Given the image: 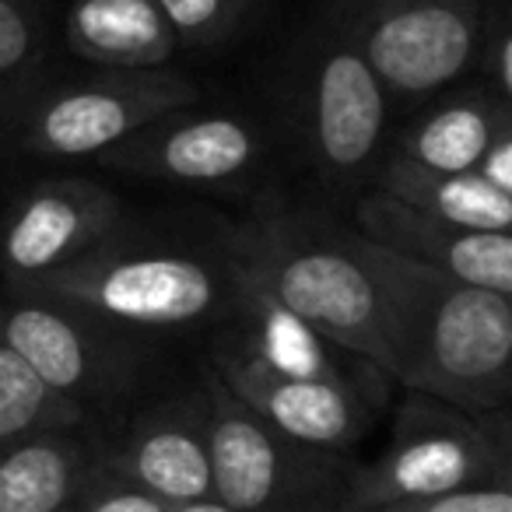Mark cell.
<instances>
[{
    "mask_svg": "<svg viewBox=\"0 0 512 512\" xmlns=\"http://www.w3.org/2000/svg\"><path fill=\"white\" fill-rule=\"evenodd\" d=\"M383 309L390 379L470 414L512 397V302L407 260L355 232Z\"/></svg>",
    "mask_w": 512,
    "mask_h": 512,
    "instance_id": "obj_1",
    "label": "cell"
},
{
    "mask_svg": "<svg viewBox=\"0 0 512 512\" xmlns=\"http://www.w3.org/2000/svg\"><path fill=\"white\" fill-rule=\"evenodd\" d=\"M228 260L323 337L390 376L379 292L351 232L267 207L232 235Z\"/></svg>",
    "mask_w": 512,
    "mask_h": 512,
    "instance_id": "obj_2",
    "label": "cell"
},
{
    "mask_svg": "<svg viewBox=\"0 0 512 512\" xmlns=\"http://www.w3.org/2000/svg\"><path fill=\"white\" fill-rule=\"evenodd\" d=\"M11 285V281H8ZM32 292L85 309L130 334L193 330L232 309V264H214L183 246L109 235L74 264L25 281Z\"/></svg>",
    "mask_w": 512,
    "mask_h": 512,
    "instance_id": "obj_3",
    "label": "cell"
},
{
    "mask_svg": "<svg viewBox=\"0 0 512 512\" xmlns=\"http://www.w3.org/2000/svg\"><path fill=\"white\" fill-rule=\"evenodd\" d=\"M393 99L334 15L295 43L288 113L309 165L337 190L365 183L390 144Z\"/></svg>",
    "mask_w": 512,
    "mask_h": 512,
    "instance_id": "obj_4",
    "label": "cell"
},
{
    "mask_svg": "<svg viewBox=\"0 0 512 512\" xmlns=\"http://www.w3.org/2000/svg\"><path fill=\"white\" fill-rule=\"evenodd\" d=\"M200 99L204 92L197 81L172 67H92L71 78L46 74L4 123L0 144L39 162L95 158L144 123L172 109L197 106Z\"/></svg>",
    "mask_w": 512,
    "mask_h": 512,
    "instance_id": "obj_5",
    "label": "cell"
},
{
    "mask_svg": "<svg viewBox=\"0 0 512 512\" xmlns=\"http://www.w3.org/2000/svg\"><path fill=\"white\" fill-rule=\"evenodd\" d=\"M509 456V411L470 414L407 390L379 456L348 474L341 512L470 484H512Z\"/></svg>",
    "mask_w": 512,
    "mask_h": 512,
    "instance_id": "obj_6",
    "label": "cell"
},
{
    "mask_svg": "<svg viewBox=\"0 0 512 512\" xmlns=\"http://www.w3.org/2000/svg\"><path fill=\"white\" fill-rule=\"evenodd\" d=\"M211 498L235 512H341L348 474L337 453L306 446L249 411L214 372L204 376Z\"/></svg>",
    "mask_w": 512,
    "mask_h": 512,
    "instance_id": "obj_7",
    "label": "cell"
},
{
    "mask_svg": "<svg viewBox=\"0 0 512 512\" xmlns=\"http://www.w3.org/2000/svg\"><path fill=\"white\" fill-rule=\"evenodd\" d=\"M362 57L397 102H425L463 81L488 29L484 0H334Z\"/></svg>",
    "mask_w": 512,
    "mask_h": 512,
    "instance_id": "obj_8",
    "label": "cell"
},
{
    "mask_svg": "<svg viewBox=\"0 0 512 512\" xmlns=\"http://www.w3.org/2000/svg\"><path fill=\"white\" fill-rule=\"evenodd\" d=\"M0 341L29 362L57 397L106 407L137 383L144 351L137 334L25 285H0Z\"/></svg>",
    "mask_w": 512,
    "mask_h": 512,
    "instance_id": "obj_9",
    "label": "cell"
},
{
    "mask_svg": "<svg viewBox=\"0 0 512 512\" xmlns=\"http://www.w3.org/2000/svg\"><path fill=\"white\" fill-rule=\"evenodd\" d=\"M267 158V137L239 113L183 106L144 123L120 144L95 155L109 172L179 186H239Z\"/></svg>",
    "mask_w": 512,
    "mask_h": 512,
    "instance_id": "obj_10",
    "label": "cell"
},
{
    "mask_svg": "<svg viewBox=\"0 0 512 512\" xmlns=\"http://www.w3.org/2000/svg\"><path fill=\"white\" fill-rule=\"evenodd\" d=\"M123 228V200L85 176L25 186L0 214V274L11 285L46 278Z\"/></svg>",
    "mask_w": 512,
    "mask_h": 512,
    "instance_id": "obj_11",
    "label": "cell"
},
{
    "mask_svg": "<svg viewBox=\"0 0 512 512\" xmlns=\"http://www.w3.org/2000/svg\"><path fill=\"white\" fill-rule=\"evenodd\" d=\"M211 372L281 435L327 449V453H344L358 446L369 435L372 418L383 404L355 386L278 376L228 341L214 351Z\"/></svg>",
    "mask_w": 512,
    "mask_h": 512,
    "instance_id": "obj_12",
    "label": "cell"
},
{
    "mask_svg": "<svg viewBox=\"0 0 512 512\" xmlns=\"http://www.w3.org/2000/svg\"><path fill=\"white\" fill-rule=\"evenodd\" d=\"M232 264V260H228ZM232 337L228 344L242 355L256 358L264 369L292 379H323V383L355 386L376 400H386V386L393 383L383 369L355 351L341 348L323 337L313 323L295 316L285 302H278L264 285H256L246 271L232 264Z\"/></svg>",
    "mask_w": 512,
    "mask_h": 512,
    "instance_id": "obj_13",
    "label": "cell"
},
{
    "mask_svg": "<svg viewBox=\"0 0 512 512\" xmlns=\"http://www.w3.org/2000/svg\"><path fill=\"white\" fill-rule=\"evenodd\" d=\"M99 467L162 502L211 495L204 393H186L137 414L116 439H99Z\"/></svg>",
    "mask_w": 512,
    "mask_h": 512,
    "instance_id": "obj_14",
    "label": "cell"
},
{
    "mask_svg": "<svg viewBox=\"0 0 512 512\" xmlns=\"http://www.w3.org/2000/svg\"><path fill=\"white\" fill-rule=\"evenodd\" d=\"M358 235L376 246L418 260L467 285L512 295V239L509 232H477L449 225L428 211L376 190L355 204Z\"/></svg>",
    "mask_w": 512,
    "mask_h": 512,
    "instance_id": "obj_15",
    "label": "cell"
},
{
    "mask_svg": "<svg viewBox=\"0 0 512 512\" xmlns=\"http://www.w3.org/2000/svg\"><path fill=\"white\" fill-rule=\"evenodd\" d=\"M99 467L88 425L46 428L0 449V512H67Z\"/></svg>",
    "mask_w": 512,
    "mask_h": 512,
    "instance_id": "obj_16",
    "label": "cell"
},
{
    "mask_svg": "<svg viewBox=\"0 0 512 512\" xmlns=\"http://www.w3.org/2000/svg\"><path fill=\"white\" fill-rule=\"evenodd\" d=\"M64 46L88 67L120 71L169 67L179 53L158 0H71L64 11Z\"/></svg>",
    "mask_w": 512,
    "mask_h": 512,
    "instance_id": "obj_17",
    "label": "cell"
},
{
    "mask_svg": "<svg viewBox=\"0 0 512 512\" xmlns=\"http://www.w3.org/2000/svg\"><path fill=\"white\" fill-rule=\"evenodd\" d=\"M505 123H512V102L484 85L460 88L428 106L386 155L428 172H474L477 158Z\"/></svg>",
    "mask_w": 512,
    "mask_h": 512,
    "instance_id": "obj_18",
    "label": "cell"
},
{
    "mask_svg": "<svg viewBox=\"0 0 512 512\" xmlns=\"http://www.w3.org/2000/svg\"><path fill=\"white\" fill-rule=\"evenodd\" d=\"M369 179L376 183V190L435 214L449 225L477 228V232L512 228V193L495 190L477 172H428L383 155Z\"/></svg>",
    "mask_w": 512,
    "mask_h": 512,
    "instance_id": "obj_19",
    "label": "cell"
},
{
    "mask_svg": "<svg viewBox=\"0 0 512 512\" xmlns=\"http://www.w3.org/2000/svg\"><path fill=\"white\" fill-rule=\"evenodd\" d=\"M50 8L46 0H0V130L25 95L50 74Z\"/></svg>",
    "mask_w": 512,
    "mask_h": 512,
    "instance_id": "obj_20",
    "label": "cell"
},
{
    "mask_svg": "<svg viewBox=\"0 0 512 512\" xmlns=\"http://www.w3.org/2000/svg\"><path fill=\"white\" fill-rule=\"evenodd\" d=\"M67 425H88V414L57 397L18 351L0 341V449L32 432Z\"/></svg>",
    "mask_w": 512,
    "mask_h": 512,
    "instance_id": "obj_21",
    "label": "cell"
},
{
    "mask_svg": "<svg viewBox=\"0 0 512 512\" xmlns=\"http://www.w3.org/2000/svg\"><path fill=\"white\" fill-rule=\"evenodd\" d=\"M253 0H158L179 50H214L242 29Z\"/></svg>",
    "mask_w": 512,
    "mask_h": 512,
    "instance_id": "obj_22",
    "label": "cell"
},
{
    "mask_svg": "<svg viewBox=\"0 0 512 512\" xmlns=\"http://www.w3.org/2000/svg\"><path fill=\"white\" fill-rule=\"evenodd\" d=\"M355 512H512V484H470V488L400 498Z\"/></svg>",
    "mask_w": 512,
    "mask_h": 512,
    "instance_id": "obj_23",
    "label": "cell"
},
{
    "mask_svg": "<svg viewBox=\"0 0 512 512\" xmlns=\"http://www.w3.org/2000/svg\"><path fill=\"white\" fill-rule=\"evenodd\" d=\"M67 512H169V502L95 467V474L88 477Z\"/></svg>",
    "mask_w": 512,
    "mask_h": 512,
    "instance_id": "obj_24",
    "label": "cell"
},
{
    "mask_svg": "<svg viewBox=\"0 0 512 512\" xmlns=\"http://www.w3.org/2000/svg\"><path fill=\"white\" fill-rule=\"evenodd\" d=\"M474 71H481V85L488 88V92L512 102V29L502 11L488 18V29H484Z\"/></svg>",
    "mask_w": 512,
    "mask_h": 512,
    "instance_id": "obj_25",
    "label": "cell"
},
{
    "mask_svg": "<svg viewBox=\"0 0 512 512\" xmlns=\"http://www.w3.org/2000/svg\"><path fill=\"white\" fill-rule=\"evenodd\" d=\"M474 172L481 179H488L495 190L512 193V123H505V127L491 137V144L484 148V155L477 158Z\"/></svg>",
    "mask_w": 512,
    "mask_h": 512,
    "instance_id": "obj_26",
    "label": "cell"
},
{
    "mask_svg": "<svg viewBox=\"0 0 512 512\" xmlns=\"http://www.w3.org/2000/svg\"><path fill=\"white\" fill-rule=\"evenodd\" d=\"M169 512H235L218 498H190V502H169Z\"/></svg>",
    "mask_w": 512,
    "mask_h": 512,
    "instance_id": "obj_27",
    "label": "cell"
}]
</instances>
